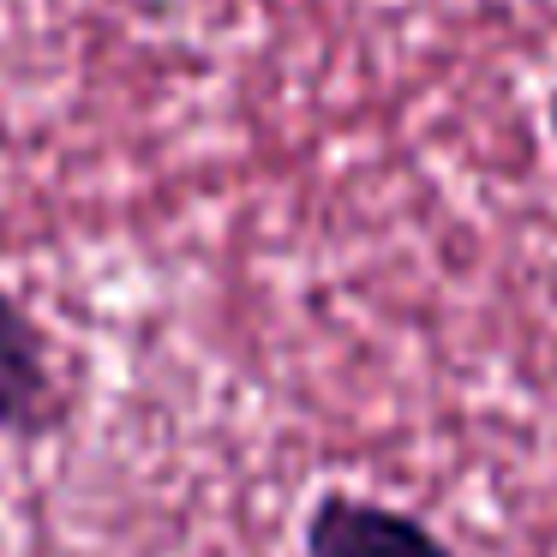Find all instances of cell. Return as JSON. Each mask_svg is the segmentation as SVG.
<instances>
[{
    "label": "cell",
    "instance_id": "obj_1",
    "mask_svg": "<svg viewBox=\"0 0 557 557\" xmlns=\"http://www.w3.org/2000/svg\"><path fill=\"white\" fill-rule=\"evenodd\" d=\"M306 557H456L420 516L354 492H324L300 528Z\"/></svg>",
    "mask_w": 557,
    "mask_h": 557
},
{
    "label": "cell",
    "instance_id": "obj_2",
    "mask_svg": "<svg viewBox=\"0 0 557 557\" xmlns=\"http://www.w3.org/2000/svg\"><path fill=\"white\" fill-rule=\"evenodd\" d=\"M61 425V384L49 366V336L25 300L0 288V432L42 437Z\"/></svg>",
    "mask_w": 557,
    "mask_h": 557
},
{
    "label": "cell",
    "instance_id": "obj_3",
    "mask_svg": "<svg viewBox=\"0 0 557 557\" xmlns=\"http://www.w3.org/2000/svg\"><path fill=\"white\" fill-rule=\"evenodd\" d=\"M552 138H557V90H552Z\"/></svg>",
    "mask_w": 557,
    "mask_h": 557
}]
</instances>
